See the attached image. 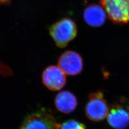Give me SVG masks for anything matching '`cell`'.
Segmentation results:
<instances>
[{"instance_id":"1","label":"cell","mask_w":129,"mask_h":129,"mask_svg":"<svg viewBox=\"0 0 129 129\" xmlns=\"http://www.w3.org/2000/svg\"><path fill=\"white\" fill-rule=\"evenodd\" d=\"M49 33L56 46L62 48L76 37L77 27L73 21L65 18L52 24L49 29Z\"/></svg>"},{"instance_id":"2","label":"cell","mask_w":129,"mask_h":129,"mask_svg":"<svg viewBox=\"0 0 129 129\" xmlns=\"http://www.w3.org/2000/svg\"><path fill=\"white\" fill-rule=\"evenodd\" d=\"M107 16L115 24L129 22V0H100Z\"/></svg>"},{"instance_id":"3","label":"cell","mask_w":129,"mask_h":129,"mask_svg":"<svg viewBox=\"0 0 129 129\" xmlns=\"http://www.w3.org/2000/svg\"><path fill=\"white\" fill-rule=\"evenodd\" d=\"M109 109L102 92L98 91L89 95V101L86 107V113L90 120L100 121L107 117Z\"/></svg>"},{"instance_id":"4","label":"cell","mask_w":129,"mask_h":129,"mask_svg":"<svg viewBox=\"0 0 129 129\" xmlns=\"http://www.w3.org/2000/svg\"><path fill=\"white\" fill-rule=\"evenodd\" d=\"M60 126L51 114L37 112L28 116L19 129H59Z\"/></svg>"},{"instance_id":"5","label":"cell","mask_w":129,"mask_h":129,"mask_svg":"<svg viewBox=\"0 0 129 129\" xmlns=\"http://www.w3.org/2000/svg\"><path fill=\"white\" fill-rule=\"evenodd\" d=\"M58 64L65 74L70 76L77 75L83 70L82 58L75 51L69 50L63 53L58 59Z\"/></svg>"},{"instance_id":"6","label":"cell","mask_w":129,"mask_h":129,"mask_svg":"<svg viewBox=\"0 0 129 129\" xmlns=\"http://www.w3.org/2000/svg\"><path fill=\"white\" fill-rule=\"evenodd\" d=\"M42 79L44 85L52 91L61 89L67 82L66 74L59 67L55 66L46 68L43 72Z\"/></svg>"},{"instance_id":"7","label":"cell","mask_w":129,"mask_h":129,"mask_svg":"<svg viewBox=\"0 0 129 129\" xmlns=\"http://www.w3.org/2000/svg\"><path fill=\"white\" fill-rule=\"evenodd\" d=\"M107 120L114 128L124 129L129 125V105L125 102L114 105L109 110Z\"/></svg>"},{"instance_id":"8","label":"cell","mask_w":129,"mask_h":129,"mask_svg":"<svg viewBox=\"0 0 129 129\" xmlns=\"http://www.w3.org/2000/svg\"><path fill=\"white\" fill-rule=\"evenodd\" d=\"M107 16L106 12L102 6L96 4L88 5L84 10L83 14L86 23L94 27L102 26L106 22Z\"/></svg>"},{"instance_id":"9","label":"cell","mask_w":129,"mask_h":129,"mask_svg":"<svg viewBox=\"0 0 129 129\" xmlns=\"http://www.w3.org/2000/svg\"><path fill=\"white\" fill-rule=\"evenodd\" d=\"M55 104L60 112L69 113L76 109L78 102L76 97L72 92L68 90H63L56 95Z\"/></svg>"},{"instance_id":"10","label":"cell","mask_w":129,"mask_h":129,"mask_svg":"<svg viewBox=\"0 0 129 129\" xmlns=\"http://www.w3.org/2000/svg\"><path fill=\"white\" fill-rule=\"evenodd\" d=\"M59 129H86L83 123L75 120H69L61 125Z\"/></svg>"},{"instance_id":"11","label":"cell","mask_w":129,"mask_h":129,"mask_svg":"<svg viewBox=\"0 0 129 129\" xmlns=\"http://www.w3.org/2000/svg\"><path fill=\"white\" fill-rule=\"evenodd\" d=\"M10 0H0V5L4 4L5 3H7Z\"/></svg>"}]
</instances>
